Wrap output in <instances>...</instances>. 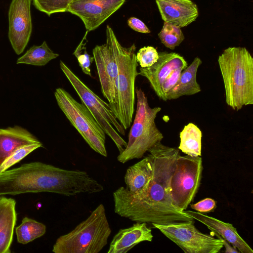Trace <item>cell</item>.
I'll return each mask as SVG.
<instances>
[{"mask_svg": "<svg viewBox=\"0 0 253 253\" xmlns=\"http://www.w3.org/2000/svg\"><path fill=\"white\" fill-rule=\"evenodd\" d=\"M58 56L59 54L54 53L48 47L46 42L44 41L40 45H34L32 46L17 59L16 63L42 66Z\"/></svg>", "mask_w": 253, "mask_h": 253, "instance_id": "cell-23", "label": "cell"}, {"mask_svg": "<svg viewBox=\"0 0 253 253\" xmlns=\"http://www.w3.org/2000/svg\"><path fill=\"white\" fill-rule=\"evenodd\" d=\"M202 132L193 123L184 126L180 133V144L178 149L192 157L201 156Z\"/></svg>", "mask_w": 253, "mask_h": 253, "instance_id": "cell-22", "label": "cell"}, {"mask_svg": "<svg viewBox=\"0 0 253 253\" xmlns=\"http://www.w3.org/2000/svg\"><path fill=\"white\" fill-rule=\"evenodd\" d=\"M18 243L26 244L43 236L46 232L44 224L34 219L25 217L21 223L15 228Z\"/></svg>", "mask_w": 253, "mask_h": 253, "instance_id": "cell-24", "label": "cell"}, {"mask_svg": "<svg viewBox=\"0 0 253 253\" xmlns=\"http://www.w3.org/2000/svg\"><path fill=\"white\" fill-rule=\"evenodd\" d=\"M152 230L146 222H136L131 226L121 229L114 236L107 253H126L138 244L151 242Z\"/></svg>", "mask_w": 253, "mask_h": 253, "instance_id": "cell-16", "label": "cell"}, {"mask_svg": "<svg viewBox=\"0 0 253 253\" xmlns=\"http://www.w3.org/2000/svg\"><path fill=\"white\" fill-rule=\"evenodd\" d=\"M158 53L157 61L149 67H140L138 75L148 80L156 94L164 101L161 86L165 80L173 70L180 67L186 68L188 64L178 53L166 51Z\"/></svg>", "mask_w": 253, "mask_h": 253, "instance_id": "cell-14", "label": "cell"}, {"mask_svg": "<svg viewBox=\"0 0 253 253\" xmlns=\"http://www.w3.org/2000/svg\"><path fill=\"white\" fill-rule=\"evenodd\" d=\"M87 31L82 41L77 47L73 54L77 58L79 65L85 74L92 77L90 66L94 60L93 56H90L86 50V38Z\"/></svg>", "mask_w": 253, "mask_h": 253, "instance_id": "cell-28", "label": "cell"}, {"mask_svg": "<svg viewBox=\"0 0 253 253\" xmlns=\"http://www.w3.org/2000/svg\"><path fill=\"white\" fill-rule=\"evenodd\" d=\"M127 24L131 29L136 32L145 34L150 33V30L145 23L137 18H129L127 20Z\"/></svg>", "mask_w": 253, "mask_h": 253, "instance_id": "cell-32", "label": "cell"}, {"mask_svg": "<svg viewBox=\"0 0 253 253\" xmlns=\"http://www.w3.org/2000/svg\"><path fill=\"white\" fill-rule=\"evenodd\" d=\"M152 175V161L148 154L126 169L124 176L126 188L132 195H140L148 189Z\"/></svg>", "mask_w": 253, "mask_h": 253, "instance_id": "cell-18", "label": "cell"}, {"mask_svg": "<svg viewBox=\"0 0 253 253\" xmlns=\"http://www.w3.org/2000/svg\"><path fill=\"white\" fill-rule=\"evenodd\" d=\"M17 221L16 201L0 196V253H10Z\"/></svg>", "mask_w": 253, "mask_h": 253, "instance_id": "cell-20", "label": "cell"}, {"mask_svg": "<svg viewBox=\"0 0 253 253\" xmlns=\"http://www.w3.org/2000/svg\"><path fill=\"white\" fill-rule=\"evenodd\" d=\"M152 225L186 253H217L223 247L220 239L199 231L194 220Z\"/></svg>", "mask_w": 253, "mask_h": 253, "instance_id": "cell-10", "label": "cell"}, {"mask_svg": "<svg viewBox=\"0 0 253 253\" xmlns=\"http://www.w3.org/2000/svg\"><path fill=\"white\" fill-rule=\"evenodd\" d=\"M159 58L156 49L151 46L141 48L136 54V59L141 68H147L155 64Z\"/></svg>", "mask_w": 253, "mask_h": 253, "instance_id": "cell-29", "label": "cell"}, {"mask_svg": "<svg viewBox=\"0 0 253 253\" xmlns=\"http://www.w3.org/2000/svg\"><path fill=\"white\" fill-rule=\"evenodd\" d=\"M153 165V175L148 189L139 195L130 194L124 187L113 193L114 211L119 215L136 222L167 224L194 221L172 203L170 182L178 149L158 143L148 151Z\"/></svg>", "mask_w": 253, "mask_h": 253, "instance_id": "cell-1", "label": "cell"}, {"mask_svg": "<svg viewBox=\"0 0 253 253\" xmlns=\"http://www.w3.org/2000/svg\"><path fill=\"white\" fill-rule=\"evenodd\" d=\"M126 0H73L66 12L78 16L88 32L97 28L118 10Z\"/></svg>", "mask_w": 253, "mask_h": 253, "instance_id": "cell-12", "label": "cell"}, {"mask_svg": "<svg viewBox=\"0 0 253 253\" xmlns=\"http://www.w3.org/2000/svg\"><path fill=\"white\" fill-rule=\"evenodd\" d=\"M225 101L233 110L253 104V58L244 47H229L218 58Z\"/></svg>", "mask_w": 253, "mask_h": 253, "instance_id": "cell-3", "label": "cell"}, {"mask_svg": "<svg viewBox=\"0 0 253 253\" xmlns=\"http://www.w3.org/2000/svg\"><path fill=\"white\" fill-rule=\"evenodd\" d=\"M114 34L112 29L107 25L106 42L96 45L92 53L102 93L116 117L118 66L113 42Z\"/></svg>", "mask_w": 253, "mask_h": 253, "instance_id": "cell-11", "label": "cell"}, {"mask_svg": "<svg viewBox=\"0 0 253 253\" xmlns=\"http://www.w3.org/2000/svg\"><path fill=\"white\" fill-rule=\"evenodd\" d=\"M60 67L79 95L83 104L88 109L106 134L117 146L120 153L126 146L127 142L121 136L125 135V129L118 121L109 104L92 91L62 61Z\"/></svg>", "mask_w": 253, "mask_h": 253, "instance_id": "cell-7", "label": "cell"}, {"mask_svg": "<svg viewBox=\"0 0 253 253\" xmlns=\"http://www.w3.org/2000/svg\"><path fill=\"white\" fill-rule=\"evenodd\" d=\"M54 96L60 109L89 147L106 157V133L88 109L62 88L55 89Z\"/></svg>", "mask_w": 253, "mask_h": 253, "instance_id": "cell-8", "label": "cell"}, {"mask_svg": "<svg viewBox=\"0 0 253 253\" xmlns=\"http://www.w3.org/2000/svg\"><path fill=\"white\" fill-rule=\"evenodd\" d=\"M42 143L26 129L18 126L0 128V165L18 148Z\"/></svg>", "mask_w": 253, "mask_h": 253, "instance_id": "cell-19", "label": "cell"}, {"mask_svg": "<svg viewBox=\"0 0 253 253\" xmlns=\"http://www.w3.org/2000/svg\"><path fill=\"white\" fill-rule=\"evenodd\" d=\"M164 22L186 27L199 15L197 5L191 0H156Z\"/></svg>", "mask_w": 253, "mask_h": 253, "instance_id": "cell-15", "label": "cell"}, {"mask_svg": "<svg viewBox=\"0 0 253 253\" xmlns=\"http://www.w3.org/2000/svg\"><path fill=\"white\" fill-rule=\"evenodd\" d=\"M202 63L201 59L196 57L190 65L182 71L176 84L165 94L167 101L194 95L201 91L196 80V75Z\"/></svg>", "mask_w": 253, "mask_h": 253, "instance_id": "cell-21", "label": "cell"}, {"mask_svg": "<svg viewBox=\"0 0 253 253\" xmlns=\"http://www.w3.org/2000/svg\"><path fill=\"white\" fill-rule=\"evenodd\" d=\"M113 42L118 66L116 118L125 130L132 122L135 103V82L138 75L136 46H123L115 33Z\"/></svg>", "mask_w": 253, "mask_h": 253, "instance_id": "cell-6", "label": "cell"}, {"mask_svg": "<svg viewBox=\"0 0 253 253\" xmlns=\"http://www.w3.org/2000/svg\"><path fill=\"white\" fill-rule=\"evenodd\" d=\"M103 189L85 171L62 169L40 162L0 173V196L47 192L70 196L96 193Z\"/></svg>", "mask_w": 253, "mask_h": 253, "instance_id": "cell-2", "label": "cell"}, {"mask_svg": "<svg viewBox=\"0 0 253 253\" xmlns=\"http://www.w3.org/2000/svg\"><path fill=\"white\" fill-rule=\"evenodd\" d=\"M213 235H215L218 237V238L220 239L223 243V246L225 248V252L226 253H239L240 252L234 247L233 246H231L230 244L226 240L224 239L221 236H220L219 235L217 234L215 232H211Z\"/></svg>", "mask_w": 253, "mask_h": 253, "instance_id": "cell-33", "label": "cell"}, {"mask_svg": "<svg viewBox=\"0 0 253 253\" xmlns=\"http://www.w3.org/2000/svg\"><path fill=\"white\" fill-rule=\"evenodd\" d=\"M202 159L200 156H179L170 182V193L174 206L185 211L194 200L202 176Z\"/></svg>", "mask_w": 253, "mask_h": 253, "instance_id": "cell-9", "label": "cell"}, {"mask_svg": "<svg viewBox=\"0 0 253 253\" xmlns=\"http://www.w3.org/2000/svg\"><path fill=\"white\" fill-rule=\"evenodd\" d=\"M43 147L42 143H35L25 145L18 148L0 165V173L7 170L8 169L18 163L33 151Z\"/></svg>", "mask_w": 253, "mask_h": 253, "instance_id": "cell-26", "label": "cell"}, {"mask_svg": "<svg viewBox=\"0 0 253 253\" xmlns=\"http://www.w3.org/2000/svg\"><path fill=\"white\" fill-rule=\"evenodd\" d=\"M111 229L105 209L99 204L84 220L69 233L57 238L54 253H98L108 243Z\"/></svg>", "mask_w": 253, "mask_h": 253, "instance_id": "cell-4", "label": "cell"}, {"mask_svg": "<svg viewBox=\"0 0 253 253\" xmlns=\"http://www.w3.org/2000/svg\"><path fill=\"white\" fill-rule=\"evenodd\" d=\"M185 68L180 67L173 70L166 78L161 86L164 101H167L165 94L176 84L181 74Z\"/></svg>", "mask_w": 253, "mask_h": 253, "instance_id": "cell-30", "label": "cell"}, {"mask_svg": "<svg viewBox=\"0 0 253 253\" xmlns=\"http://www.w3.org/2000/svg\"><path fill=\"white\" fill-rule=\"evenodd\" d=\"M158 37L161 42L171 50L178 46L185 38L180 27L166 22H164Z\"/></svg>", "mask_w": 253, "mask_h": 253, "instance_id": "cell-25", "label": "cell"}, {"mask_svg": "<svg viewBox=\"0 0 253 253\" xmlns=\"http://www.w3.org/2000/svg\"><path fill=\"white\" fill-rule=\"evenodd\" d=\"M195 220L203 223L235 247L241 253H253V250L239 235L237 229L229 223L224 222L200 212L184 211Z\"/></svg>", "mask_w": 253, "mask_h": 253, "instance_id": "cell-17", "label": "cell"}, {"mask_svg": "<svg viewBox=\"0 0 253 253\" xmlns=\"http://www.w3.org/2000/svg\"><path fill=\"white\" fill-rule=\"evenodd\" d=\"M73 0H32L39 10L50 16L51 14L66 12L70 3Z\"/></svg>", "mask_w": 253, "mask_h": 253, "instance_id": "cell-27", "label": "cell"}, {"mask_svg": "<svg viewBox=\"0 0 253 253\" xmlns=\"http://www.w3.org/2000/svg\"><path fill=\"white\" fill-rule=\"evenodd\" d=\"M135 92L137 98L135 118L129 132L126 146L117 157L118 161L122 164L142 158L164 138L155 123L157 115L161 108L150 107L147 98L141 88L137 87Z\"/></svg>", "mask_w": 253, "mask_h": 253, "instance_id": "cell-5", "label": "cell"}, {"mask_svg": "<svg viewBox=\"0 0 253 253\" xmlns=\"http://www.w3.org/2000/svg\"><path fill=\"white\" fill-rule=\"evenodd\" d=\"M191 209L200 212L213 211L216 208L215 201L211 198H206L198 203L191 205Z\"/></svg>", "mask_w": 253, "mask_h": 253, "instance_id": "cell-31", "label": "cell"}, {"mask_svg": "<svg viewBox=\"0 0 253 253\" xmlns=\"http://www.w3.org/2000/svg\"><path fill=\"white\" fill-rule=\"evenodd\" d=\"M32 0H12L8 11V38L15 52L20 55L32 33L31 4Z\"/></svg>", "mask_w": 253, "mask_h": 253, "instance_id": "cell-13", "label": "cell"}]
</instances>
